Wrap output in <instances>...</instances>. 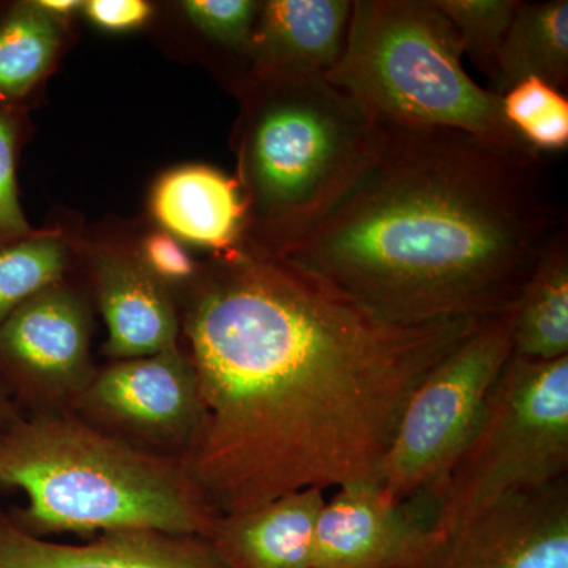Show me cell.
Here are the masks:
<instances>
[{
	"label": "cell",
	"instance_id": "10",
	"mask_svg": "<svg viewBox=\"0 0 568 568\" xmlns=\"http://www.w3.org/2000/svg\"><path fill=\"white\" fill-rule=\"evenodd\" d=\"M440 540L424 500L394 503L377 481H355L321 508L312 568H424Z\"/></svg>",
	"mask_w": 568,
	"mask_h": 568
},
{
	"label": "cell",
	"instance_id": "6",
	"mask_svg": "<svg viewBox=\"0 0 568 568\" xmlns=\"http://www.w3.org/2000/svg\"><path fill=\"white\" fill-rule=\"evenodd\" d=\"M568 355L538 362L511 355L476 435L439 491L426 500L443 536L508 497L567 477Z\"/></svg>",
	"mask_w": 568,
	"mask_h": 568
},
{
	"label": "cell",
	"instance_id": "8",
	"mask_svg": "<svg viewBox=\"0 0 568 568\" xmlns=\"http://www.w3.org/2000/svg\"><path fill=\"white\" fill-rule=\"evenodd\" d=\"M71 410L126 446L181 463L203 418L196 372L181 343L99 366Z\"/></svg>",
	"mask_w": 568,
	"mask_h": 568
},
{
	"label": "cell",
	"instance_id": "18",
	"mask_svg": "<svg viewBox=\"0 0 568 568\" xmlns=\"http://www.w3.org/2000/svg\"><path fill=\"white\" fill-rule=\"evenodd\" d=\"M514 354L549 362L568 355V234L560 227L514 306Z\"/></svg>",
	"mask_w": 568,
	"mask_h": 568
},
{
	"label": "cell",
	"instance_id": "5",
	"mask_svg": "<svg viewBox=\"0 0 568 568\" xmlns=\"http://www.w3.org/2000/svg\"><path fill=\"white\" fill-rule=\"evenodd\" d=\"M462 59L457 32L433 0H354L345 50L325 80L383 129L525 142L503 99L474 82Z\"/></svg>",
	"mask_w": 568,
	"mask_h": 568
},
{
	"label": "cell",
	"instance_id": "2",
	"mask_svg": "<svg viewBox=\"0 0 568 568\" xmlns=\"http://www.w3.org/2000/svg\"><path fill=\"white\" fill-rule=\"evenodd\" d=\"M566 224L525 142L384 129L349 189L280 260L387 323L485 321L514 308Z\"/></svg>",
	"mask_w": 568,
	"mask_h": 568
},
{
	"label": "cell",
	"instance_id": "21",
	"mask_svg": "<svg viewBox=\"0 0 568 568\" xmlns=\"http://www.w3.org/2000/svg\"><path fill=\"white\" fill-rule=\"evenodd\" d=\"M508 125L529 148L564 151L568 145V99L540 78H526L503 97Z\"/></svg>",
	"mask_w": 568,
	"mask_h": 568
},
{
	"label": "cell",
	"instance_id": "19",
	"mask_svg": "<svg viewBox=\"0 0 568 568\" xmlns=\"http://www.w3.org/2000/svg\"><path fill=\"white\" fill-rule=\"evenodd\" d=\"M61 43L59 20L32 3L0 13V104L11 108L36 88Z\"/></svg>",
	"mask_w": 568,
	"mask_h": 568
},
{
	"label": "cell",
	"instance_id": "27",
	"mask_svg": "<svg viewBox=\"0 0 568 568\" xmlns=\"http://www.w3.org/2000/svg\"><path fill=\"white\" fill-rule=\"evenodd\" d=\"M33 6L59 20V18L69 17L74 11L82 9L84 3L78 2V0H39V2H33Z\"/></svg>",
	"mask_w": 568,
	"mask_h": 568
},
{
	"label": "cell",
	"instance_id": "4",
	"mask_svg": "<svg viewBox=\"0 0 568 568\" xmlns=\"http://www.w3.org/2000/svg\"><path fill=\"white\" fill-rule=\"evenodd\" d=\"M239 129L245 231L280 257L315 230L375 155L384 129L325 77L246 80Z\"/></svg>",
	"mask_w": 568,
	"mask_h": 568
},
{
	"label": "cell",
	"instance_id": "9",
	"mask_svg": "<svg viewBox=\"0 0 568 568\" xmlns=\"http://www.w3.org/2000/svg\"><path fill=\"white\" fill-rule=\"evenodd\" d=\"M88 302L59 282L0 324V388L24 416L73 409L97 368Z\"/></svg>",
	"mask_w": 568,
	"mask_h": 568
},
{
	"label": "cell",
	"instance_id": "24",
	"mask_svg": "<svg viewBox=\"0 0 568 568\" xmlns=\"http://www.w3.org/2000/svg\"><path fill=\"white\" fill-rule=\"evenodd\" d=\"M18 144L20 122L11 108L0 104V246L33 235L18 193Z\"/></svg>",
	"mask_w": 568,
	"mask_h": 568
},
{
	"label": "cell",
	"instance_id": "25",
	"mask_svg": "<svg viewBox=\"0 0 568 568\" xmlns=\"http://www.w3.org/2000/svg\"><path fill=\"white\" fill-rule=\"evenodd\" d=\"M138 260L170 291L182 283L190 286L200 274L190 254L168 233L148 235Z\"/></svg>",
	"mask_w": 568,
	"mask_h": 568
},
{
	"label": "cell",
	"instance_id": "22",
	"mask_svg": "<svg viewBox=\"0 0 568 568\" xmlns=\"http://www.w3.org/2000/svg\"><path fill=\"white\" fill-rule=\"evenodd\" d=\"M457 32L463 54L491 80L519 0H433Z\"/></svg>",
	"mask_w": 568,
	"mask_h": 568
},
{
	"label": "cell",
	"instance_id": "12",
	"mask_svg": "<svg viewBox=\"0 0 568 568\" xmlns=\"http://www.w3.org/2000/svg\"><path fill=\"white\" fill-rule=\"evenodd\" d=\"M0 568H226L209 538L160 530H114L85 544L26 532L0 500Z\"/></svg>",
	"mask_w": 568,
	"mask_h": 568
},
{
	"label": "cell",
	"instance_id": "20",
	"mask_svg": "<svg viewBox=\"0 0 568 568\" xmlns=\"http://www.w3.org/2000/svg\"><path fill=\"white\" fill-rule=\"evenodd\" d=\"M69 252L51 235H31L0 246V324L26 301L62 282Z\"/></svg>",
	"mask_w": 568,
	"mask_h": 568
},
{
	"label": "cell",
	"instance_id": "7",
	"mask_svg": "<svg viewBox=\"0 0 568 568\" xmlns=\"http://www.w3.org/2000/svg\"><path fill=\"white\" fill-rule=\"evenodd\" d=\"M514 308L480 324L407 399L377 484L394 503L432 500L476 435L514 355Z\"/></svg>",
	"mask_w": 568,
	"mask_h": 568
},
{
	"label": "cell",
	"instance_id": "14",
	"mask_svg": "<svg viewBox=\"0 0 568 568\" xmlns=\"http://www.w3.org/2000/svg\"><path fill=\"white\" fill-rule=\"evenodd\" d=\"M353 0L260 3L248 51V80L325 77L345 50Z\"/></svg>",
	"mask_w": 568,
	"mask_h": 568
},
{
	"label": "cell",
	"instance_id": "16",
	"mask_svg": "<svg viewBox=\"0 0 568 568\" xmlns=\"http://www.w3.org/2000/svg\"><path fill=\"white\" fill-rule=\"evenodd\" d=\"M153 215L173 237L227 256L241 252L245 201L241 183L209 166L164 175L152 197Z\"/></svg>",
	"mask_w": 568,
	"mask_h": 568
},
{
	"label": "cell",
	"instance_id": "28",
	"mask_svg": "<svg viewBox=\"0 0 568 568\" xmlns=\"http://www.w3.org/2000/svg\"><path fill=\"white\" fill-rule=\"evenodd\" d=\"M24 414L18 409V406L9 398V395L0 388V429L9 428V426L21 420Z\"/></svg>",
	"mask_w": 568,
	"mask_h": 568
},
{
	"label": "cell",
	"instance_id": "3",
	"mask_svg": "<svg viewBox=\"0 0 568 568\" xmlns=\"http://www.w3.org/2000/svg\"><path fill=\"white\" fill-rule=\"evenodd\" d=\"M0 485L24 493L28 504L9 514L37 537L144 529L209 538L215 525L181 462L126 446L73 410L0 429Z\"/></svg>",
	"mask_w": 568,
	"mask_h": 568
},
{
	"label": "cell",
	"instance_id": "26",
	"mask_svg": "<svg viewBox=\"0 0 568 568\" xmlns=\"http://www.w3.org/2000/svg\"><path fill=\"white\" fill-rule=\"evenodd\" d=\"M82 9L93 24L112 32L140 28L152 13L151 6L142 0H91Z\"/></svg>",
	"mask_w": 568,
	"mask_h": 568
},
{
	"label": "cell",
	"instance_id": "17",
	"mask_svg": "<svg viewBox=\"0 0 568 568\" xmlns=\"http://www.w3.org/2000/svg\"><path fill=\"white\" fill-rule=\"evenodd\" d=\"M562 91L568 82V2H519L497 55L489 91L503 97L526 78Z\"/></svg>",
	"mask_w": 568,
	"mask_h": 568
},
{
	"label": "cell",
	"instance_id": "11",
	"mask_svg": "<svg viewBox=\"0 0 568 568\" xmlns=\"http://www.w3.org/2000/svg\"><path fill=\"white\" fill-rule=\"evenodd\" d=\"M424 568H568L567 477L446 534Z\"/></svg>",
	"mask_w": 568,
	"mask_h": 568
},
{
	"label": "cell",
	"instance_id": "13",
	"mask_svg": "<svg viewBox=\"0 0 568 568\" xmlns=\"http://www.w3.org/2000/svg\"><path fill=\"white\" fill-rule=\"evenodd\" d=\"M92 287L108 328L103 354L110 361L162 353L181 343V312L168 290L129 254L93 257Z\"/></svg>",
	"mask_w": 568,
	"mask_h": 568
},
{
	"label": "cell",
	"instance_id": "15",
	"mask_svg": "<svg viewBox=\"0 0 568 568\" xmlns=\"http://www.w3.org/2000/svg\"><path fill=\"white\" fill-rule=\"evenodd\" d=\"M323 493L302 489L252 510L220 515L209 541L226 568H312Z\"/></svg>",
	"mask_w": 568,
	"mask_h": 568
},
{
	"label": "cell",
	"instance_id": "1",
	"mask_svg": "<svg viewBox=\"0 0 568 568\" xmlns=\"http://www.w3.org/2000/svg\"><path fill=\"white\" fill-rule=\"evenodd\" d=\"M480 323H387L280 257H220L181 313L203 405L186 477L216 517L377 481L407 399Z\"/></svg>",
	"mask_w": 568,
	"mask_h": 568
},
{
	"label": "cell",
	"instance_id": "23",
	"mask_svg": "<svg viewBox=\"0 0 568 568\" xmlns=\"http://www.w3.org/2000/svg\"><path fill=\"white\" fill-rule=\"evenodd\" d=\"M183 11L205 39L244 55L248 62L260 3L252 0H189L183 2Z\"/></svg>",
	"mask_w": 568,
	"mask_h": 568
}]
</instances>
